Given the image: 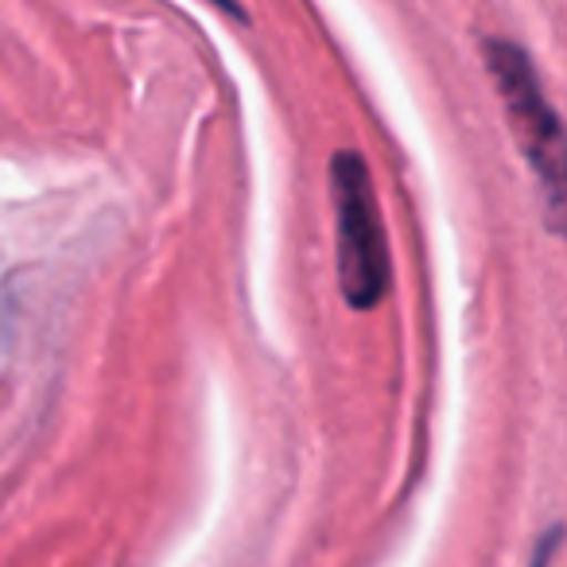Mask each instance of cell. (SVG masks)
Instances as JSON below:
<instances>
[{"mask_svg": "<svg viewBox=\"0 0 567 567\" xmlns=\"http://www.w3.org/2000/svg\"><path fill=\"white\" fill-rule=\"evenodd\" d=\"M210 4H214V9H221V12H241V9H237V0H210Z\"/></svg>", "mask_w": 567, "mask_h": 567, "instance_id": "cell-3", "label": "cell"}, {"mask_svg": "<svg viewBox=\"0 0 567 567\" xmlns=\"http://www.w3.org/2000/svg\"><path fill=\"white\" fill-rule=\"evenodd\" d=\"M331 195L342 296L354 311H373L389 296L393 257H389V234L381 221L370 167L358 152H334Z\"/></svg>", "mask_w": 567, "mask_h": 567, "instance_id": "cell-2", "label": "cell"}, {"mask_svg": "<svg viewBox=\"0 0 567 567\" xmlns=\"http://www.w3.org/2000/svg\"><path fill=\"white\" fill-rule=\"evenodd\" d=\"M486 66L494 74L505 121L513 128L517 152L536 183V198L548 229L567 237V125L551 105L544 82L536 79L533 59L505 40L486 43Z\"/></svg>", "mask_w": 567, "mask_h": 567, "instance_id": "cell-1", "label": "cell"}]
</instances>
